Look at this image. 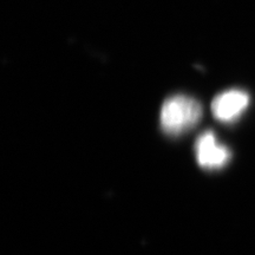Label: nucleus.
Listing matches in <instances>:
<instances>
[{
    "mask_svg": "<svg viewBox=\"0 0 255 255\" xmlns=\"http://www.w3.org/2000/svg\"><path fill=\"white\" fill-rule=\"evenodd\" d=\"M250 104V97L245 91L228 90L216 96L212 103V111L216 120L233 122L241 116Z\"/></svg>",
    "mask_w": 255,
    "mask_h": 255,
    "instance_id": "3",
    "label": "nucleus"
},
{
    "mask_svg": "<svg viewBox=\"0 0 255 255\" xmlns=\"http://www.w3.org/2000/svg\"><path fill=\"white\" fill-rule=\"evenodd\" d=\"M197 163L205 169H219L227 164L231 158V151L225 145L216 142L212 131H206L196 141L195 145Z\"/></svg>",
    "mask_w": 255,
    "mask_h": 255,
    "instance_id": "2",
    "label": "nucleus"
},
{
    "mask_svg": "<svg viewBox=\"0 0 255 255\" xmlns=\"http://www.w3.org/2000/svg\"><path fill=\"white\" fill-rule=\"evenodd\" d=\"M202 117L199 102L188 96L177 95L168 98L161 109V127L168 135L177 136L193 129Z\"/></svg>",
    "mask_w": 255,
    "mask_h": 255,
    "instance_id": "1",
    "label": "nucleus"
}]
</instances>
